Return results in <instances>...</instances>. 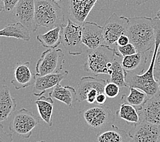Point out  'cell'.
Instances as JSON below:
<instances>
[{
  "label": "cell",
  "instance_id": "obj_37",
  "mask_svg": "<svg viewBox=\"0 0 160 142\" xmlns=\"http://www.w3.org/2000/svg\"><path fill=\"white\" fill-rule=\"evenodd\" d=\"M148 0H136V4L138 6H140L141 4H142V3H144L145 2H148Z\"/></svg>",
  "mask_w": 160,
  "mask_h": 142
},
{
  "label": "cell",
  "instance_id": "obj_11",
  "mask_svg": "<svg viewBox=\"0 0 160 142\" xmlns=\"http://www.w3.org/2000/svg\"><path fill=\"white\" fill-rule=\"evenodd\" d=\"M98 0H66V6L69 18L82 25Z\"/></svg>",
  "mask_w": 160,
  "mask_h": 142
},
{
  "label": "cell",
  "instance_id": "obj_30",
  "mask_svg": "<svg viewBox=\"0 0 160 142\" xmlns=\"http://www.w3.org/2000/svg\"><path fill=\"white\" fill-rule=\"evenodd\" d=\"M3 6L2 10L5 13H11L20 2V0H2Z\"/></svg>",
  "mask_w": 160,
  "mask_h": 142
},
{
  "label": "cell",
  "instance_id": "obj_17",
  "mask_svg": "<svg viewBox=\"0 0 160 142\" xmlns=\"http://www.w3.org/2000/svg\"><path fill=\"white\" fill-rule=\"evenodd\" d=\"M69 74V71H66L59 73L49 74L42 76H36L34 84L33 94L36 97H40L46 93L47 90L55 87Z\"/></svg>",
  "mask_w": 160,
  "mask_h": 142
},
{
  "label": "cell",
  "instance_id": "obj_26",
  "mask_svg": "<svg viewBox=\"0 0 160 142\" xmlns=\"http://www.w3.org/2000/svg\"><path fill=\"white\" fill-rule=\"evenodd\" d=\"M110 82L117 84L120 88L128 87L126 83V71L124 70L121 65V62L117 59L114 60L111 66V74H110Z\"/></svg>",
  "mask_w": 160,
  "mask_h": 142
},
{
  "label": "cell",
  "instance_id": "obj_35",
  "mask_svg": "<svg viewBox=\"0 0 160 142\" xmlns=\"http://www.w3.org/2000/svg\"><path fill=\"white\" fill-rule=\"evenodd\" d=\"M159 71H160V45L157 53V56H156L155 64V72H159Z\"/></svg>",
  "mask_w": 160,
  "mask_h": 142
},
{
  "label": "cell",
  "instance_id": "obj_21",
  "mask_svg": "<svg viewBox=\"0 0 160 142\" xmlns=\"http://www.w3.org/2000/svg\"><path fill=\"white\" fill-rule=\"evenodd\" d=\"M0 36L14 38L28 42L30 40V31L20 22L8 24L0 31Z\"/></svg>",
  "mask_w": 160,
  "mask_h": 142
},
{
  "label": "cell",
  "instance_id": "obj_6",
  "mask_svg": "<svg viewBox=\"0 0 160 142\" xmlns=\"http://www.w3.org/2000/svg\"><path fill=\"white\" fill-rule=\"evenodd\" d=\"M38 116L25 108L16 111L11 117L9 124L10 131L22 137L29 139L33 129L39 124Z\"/></svg>",
  "mask_w": 160,
  "mask_h": 142
},
{
  "label": "cell",
  "instance_id": "obj_20",
  "mask_svg": "<svg viewBox=\"0 0 160 142\" xmlns=\"http://www.w3.org/2000/svg\"><path fill=\"white\" fill-rule=\"evenodd\" d=\"M63 27H58L47 33L38 35L36 38L42 47L47 49H57L62 44Z\"/></svg>",
  "mask_w": 160,
  "mask_h": 142
},
{
  "label": "cell",
  "instance_id": "obj_1",
  "mask_svg": "<svg viewBox=\"0 0 160 142\" xmlns=\"http://www.w3.org/2000/svg\"><path fill=\"white\" fill-rule=\"evenodd\" d=\"M156 32V40L152 58L147 71L142 74L126 72V83L129 87H135L144 91L148 98L159 93L158 83L155 78V64L156 56L160 45V19L158 17L153 18Z\"/></svg>",
  "mask_w": 160,
  "mask_h": 142
},
{
  "label": "cell",
  "instance_id": "obj_22",
  "mask_svg": "<svg viewBox=\"0 0 160 142\" xmlns=\"http://www.w3.org/2000/svg\"><path fill=\"white\" fill-rule=\"evenodd\" d=\"M52 98L58 100V101L63 103L70 109H72V104L74 100H76L77 95V90L71 86H62L60 84L56 86L51 92L49 93Z\"/></svg>",
  "mask_w": 160,
  "mask_h": 142
},
{
  "label": "cell",
  "instance_id": "obj_38",
  "mask_svg": "<svg viewBox=\"0 0 160 142\" xmlns=\"http://www.w3.org/2000/svg\"><path fill=\"white\" fill-rule=\"evenodd\" d=\"M157 17H158L159 18V19H160V10L158 11V13H157Z\"/></svg>",
  "mask_w": 160,
  "mask_h": 142
},
{
  "label": "cell",
  "instance_id": "obj_31",
  "mask_svg": "<svg viewBox=\"0 0 160 142\" xmlns=\"http://www.w3.org/2000/svg\"><path fill=\"white\" fill-rule=\"evenodd\" d=\"M0 142H14L12 134L4 131L2 124L0 125Z\"/></svg>",
  "mask_w": 160,
  "mask_h": 142
},
{
  "label": "cell",
  "instance_id": "obj_4",
  "mask_svg": "<svg viewBox=\"0 0 160 142\" xmlns=\"http://www.w3.org/2000/svg\"><path fill=\"white\" fill-rule=\"evenodd\" d=\"M35 22L38 28L53 29L66 26L63 10L55 0H34Z\"/></svg>",
  "mask_w": 160,
  "mask_h": 142
},
{
  "label": "cell",
  "instance_id": "obj_25",
  "mask_svg": "<svg viewBox=\"0 0 160 142\" xmlns=\"http://www.w3.org/2000/svg\"><path fill=\"white\" fill-rule=\"evenodd\" d=\"M130 92L128 96L123 95L121 97V103H125L135 107L138 109L142 107L148 97L144 91L135 87H129Z\"/></svg>",
  "mask_w": 160,
  "mask_h": 142
},
{
  "label": "cell",
  "instance_id": "obj_19",
  "mask_svg": "<svg viewBox=\"0 0 160 142\" xmlns=\"http://www.w3.org/2000/svg\"><path fill=\"white\" fill-rule=\"evenodd\" d=\"M147 62L146 53L138 52L136 54L123 57L121 60V65L128 72H136L138 74L144 71V65Z\"/></svg>",
  "mask_w": 160,
  "mask_h": 142
},
{
  "label": "cell",
  "instance_id": "obj_13",
  "mask_svg": "<svg viewBox=\"0 0 160 142\" xmlns=\"http://www.w3.org/2000/svg\"><path fill=\"white\" fill-rule=\"evenodd\" d=\"M15 18L25 25L30 32L38 29L35 22V2L34 0H20L14 8Z\"/></svg>",
  "mask_w": 160,
  "mask_h": 142
},
{
  "label": "cell",
  "instance_id": "obj_18",
  "mask_svg": "<svg viewBox=\"0 0 160 142\" xmlns=\"http://www.w3.org/2000/svg\"><path fill=\"white\" fill-rule=\"evenodd\" d=\"M17 103L10 94L9 87L2 85L0 89V121L6 120L16 111Z\"/></svg>",
  "mask_w": 160,
  "mask_h": 142
},
{
  "label": "cell",
  "instance_id": "obj_15",
  "mask_svg": "<svg viewBox=\"0 0 160 142\" xmlns=\"http://www.w3.org/2000/svg\"><path fill=\"white\" fill-rule=\"evenodd\" d=\"M137 110L140 120L160 126V93L148 98L144 104Z\"/></svg>",
  "mask_w": 160,
  "mask_h": 142
},
{
  "label": "cell",
  "instance_id": "obj_23",
  "mask_svg": "<svg viewBox=\"0 0 160 142\" xmlns=\"http://www.w3.org/2000/svg\"><path fill=\"white\" fill-rule=\"evenodd\" d=\"M34 103L37 106L38 111L42 120L44 121L49 126H52V116L54 102H53L51 96L49 95L48 97H46L43 95L38 98Z\"/></svg>",
  "mask_w": 160,
  "mask_h": 142
},
{
  "label": "cell",
  "instance_id": "obj_9",
  "mask_svg": "<svg viewBox=\"0 0 160 142\" xmlns=\"http://www.w3.org/2000/svg\"><path fill=\"white\" fill-rule=\"evenodd\" d=\"M129 22V19L126 17L112 14L103 26L104 45L111 47L114 45L117 47V42L120 36L128 33Z\"/></svg>",
  "mask_w": 160,
  "mask_h": 142
},
{
  "label": "cell",
  "instance_id": "obj_12",
  "mask_svg": "<svg viewBox=\"0 0 160 142\" xmlns=\"http://www.w3.org/2000/svg\"><path fill=\"white\" fill-rule=\"evenodd\" d=\"M82 26V41L87 49H96L104 45L103 27L91 21H85Z\"/></svg>",
  "mask_w": 160,
  "mask_h": 142
},
{
  "label": "cell",
  "instance_id": "obj_36",
  "mask_svg": "<svg viewBox=\"0 0 160 142\" xmlns=\"http://www.w3.org/2000/svg\"><path fill=\"white\" fill-rule=\"evenodd\" d=\"M154 75H155V78L156 81H157L158 83L159 91V93H160V71L159 72H155Z\"/></svg>",
  "mask_w": 160,
  "mask_h": 142
},
{
  "label": "cell",
  "instance_id": "obj_39",
  "mask_svg": "<svg viewBox=\"0 0 160 142\" xmlns=\"http://www.w3.org/2000/svg\"><path fill=\"white\" fill-rule=\"evenodd\" d=\"M36 142H47L46 141H44V140H42V141H36Z\"/></svg>",
  "mask_w": 160,
  "mask_h": 142
},
{
  "label": "cell",
  "instance_id": "obj_41",
  "mask_svg": "<svg viewBox=\"0 0 160 142\" xmlns=\"http://www.w3.org/2000/svg\"><path fill=\"white\" fill-rule=\"evenodd\" d=\"M129 142H135V141H132V140L131 141H129Z\"/></svg>",
  "mask_w": 160,
  "mask_h": 142
},
{
  "label": "cell",
  "instance_id": "obj_5",
  "mask_svg": "<svg viewBox=\"0 0 160 142\" xmlns=\"http://www.w3.org/2000/svg\"><path fill=\"white\" fill-rule=\"evenodd\" d=\"M79 113L87 124L98 134L111 127L115 119L109 107L104 105L88 104Z\"/></svg>",
  "mask_w": 160,
  "mask_h": 142
},
{
  "label": "cell",
  "instance_id": "obj_10",
  "mask_svg": "<svg viewBox=\"0 0 160 142\" xmlns=\"http://www.w3.org/2000/svg\"><path fill=\"white\" fill-rule=\"evenodd\" d=\"M128 133L129 137L135 142H159L160 139V126L145 120L134 124Z\"/></svg>",
  "mask_w": 160,
  "mask_h": 142
},
{
  "label": "cell",
  "instance_id": "obj_28",
  "mask_svg": "<svg viewBox=\"0 0 160 142\" xmlns=\"http://www.w3.org/2000/svg\"><path fill=\"white\" fill-rule=\"evenodd\" d=\"M120 92V87L112 82H107L104 87V93L110 98L117 97Z\"/></svg>",
  "mask_w": 160,
  "mask_h": 142
},
{
  "label": "cell",
  "instance_id": "obj_29",
  "mask_svg": "<svg viewBox=\"0 0 160 142\" xmlns=\"http://www.w3.org/2000/svg\"><path fill=\"white\" fill-rule=\"evenodd\" d=\"M117 49L120 54L123 56V57L125 56L134 55L136 54V53H138L135 46L131 43L125 46H123V47H117Z\"/></svg>",
  "mask_w": 160,
  "mask_h": 142
},
{
  "label": "cell",
  "instance_id": "obj_3",
  "mask_svg": "<svg viewBox=\"0 0 160 142\" xmlns=\"http://www.w3.org/2000/svg\"><path fill=\"white\" fill-rule=\"evenodd\" d=\"M116 56H122L117 48L103 45L96 49H87L84 70L95 76L111 74V66Z\"/></svg>",
  "mask_w": 160,
  "mask_h": 142
},
{
  "label": "cell",
  "instance_id": "obj_32",
  "mask_svg": "<svg viewBox=\"0 0 160 142\" xmlns=\"http://www.w3.org/2000/svg\"><path fill=\"white\" fill-rule=\"evenodd\" d=\"M98 94H100L99 91L97 90H92L87 95V103L89 104H94L95 102L96 101V98Z\"/></svg>",
  "mask_w": 160,
  "mask_h": 142
},
{
  "label": "cell",
  "instance_id": "obj_24",
  "mask_svg": "<svg viewBox=\"0 0 160 142\" xmlns=\"http://www.w3.org/2000/svg\"><path fill=\"white\" fill-rule=\"evenodd\" d=\"M129 133L112 125L110 129L104 130L98 135V142H124L128 137Z\"/></svg>",
  "mask_w": 160,
  "mask_h": 142
},
{
  "label": "cell",
  "instance_id": "obj_33",
  "mask_svg": "<svg viewBox=\"0 0 160 142\" xmlns=\"http://www.w3.org/2000/svg\"><path fill=\"white\" fill-rule=\"evenodd\" d=\"M129 43H130V40H129L127 34H125V35L120 36V38L118 39L117 42V47H123V46L127 45Z\"/></svg>",
  "mask_w": 160,
  "mask_h": 142
},
{
  "label": "cell",
  "instance_id": "obj_2",
  "mask_svg": "<svg viewBox=\"0 0 160 142\" xmlns=\"http://www.w3.org/2000/svg\"><path fill=\"white\" fill-rule=\"evenodd\" d=\"M127 35L137 51L147 53L155 47L156 32L154 19L147 17L129 18Z\"/></svg>",
  "mask_w": 160,
  "mask_h": 142
},
{
  "label": "cell",
  "instance_id": "obj_14",
  "mask_svg": "<svg viewBox=\"0 0 160 142\" xmlns=\"http://www.w3.org/2000/svg\"><path fill=\"white\" fill-rule=\"evenodd\" d=\"M29 66V62H18L15 66L14 77L11 80V83L16 90L26 88L35 84L36 75L32 72Z\"/></svg>",
  "mask_w": 160,
  "mask_h": 142
},
{
  "label": "cell",
  "instance_id": "obj_40",
  "mask_svg": "<svg viewBox=\"0 0 160 142\" xmlns=\"http://www.w3.org/2000/svg\"><path fill=\"white\" fill-rule=\"evenodd\" d=\"M55 2H58V1H61V0H55Z\"/></svg>",
  "mask_w": 160,
  "mask_h": 142
},
{
  "label": "cell",
  "instance_id": "obj_7",
  "mask_svg": "<svg viewBox=\"0 0 160 142\" xmlns=\"http://www.w3.org/2000/svg\"><path fill=\"white\" fill-rule=\"evenodd\" d=\"M65 63L64 53L61 49H48L44 51L38 60L36 76L59 73L62 71Z\"/></svg>",
  "mask_w": 160,
  "mask_h": 142
},
{
  "label": "cell",
  "instance_id": "obj_34",
  "mask_svg": "<svg viewBox=\"0 0 160 142\" xmlns=\"http://www.w3.org/2000/svg\"><path fill=\"white\" fill-rule=\"evenodd\" d=\"M106 95L104 93L98 94L96 98V103L98 105H104L106 101Z\"/></svg>",
  "mask_w": 160,
  "mask_h": 142
},
{
  "label": "cell",
  "instance_id": "obj_8",
  "mask_svg": "<svg viewBox=\"0 0 160 142\" xmlns=\"http://www.w3.org/2000/svg\"><path fill=\"white\" fill-rule=\"evenodd\" d=\"M82 26L68 18V24L63 28L62 44L70 55H81L85 45L82 41Z\"/></svg>",
  "mask_w": 160,
  "mask_h": 142
},
{
  "label": "cell",
  "instance_id": "obj_27",
  "mask_svg": "<svg viewBox=\"0 0 160 142\" xmlns=\"http://www.w3.org/2000/svg\"><path fill=\"white\" fill-rule=\"evenodd\" d=\"M117 114L120 118L129 123L137 124L140 121L138 110L135 107L128 103H121L120 109L117 111Z\"/></svg>",
  "mask_w": 160,
  "mask_h": 142
},
{
  "label": "cell",
  "instance_id": "obj_16",
  "mask_svg": "<svg viewBox=\"0 0 160 142\" xmlns=\"http://www.w3.org/2000/svg\"><path fill=\"white\" fill-rule=\"evenodd\" d=\"M106 83L107 82L105 80L95 76H83L78 84L76 101L78 102L86 101L87 94L92 90H97L100 93H104Z\"/></svg>",
  "mask_w": 160,
  "mask_h": 142
}]
</instances>
